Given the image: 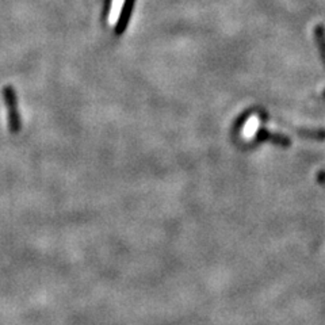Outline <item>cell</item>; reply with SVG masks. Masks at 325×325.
<instances>
[{
    "instance_id": "6da1fadb",
    "label": "cell",
    "mask_w": 325,
    "mask_h": 325,
    "mask_svg": "<svg viewBox=\"0 0 325 325\" xmlns=\"http://www.w3.org/2000/svg\"><path fill=\"white\" fill-rule=\"evenodd\" d=\"M2 95H3L6 110H7L8 129H10L11 133H16L20 128V121L19 114H18V110H16L15 91H14L11 86H4L3 90H2Z\"/></svg>"
}]
</instances>
